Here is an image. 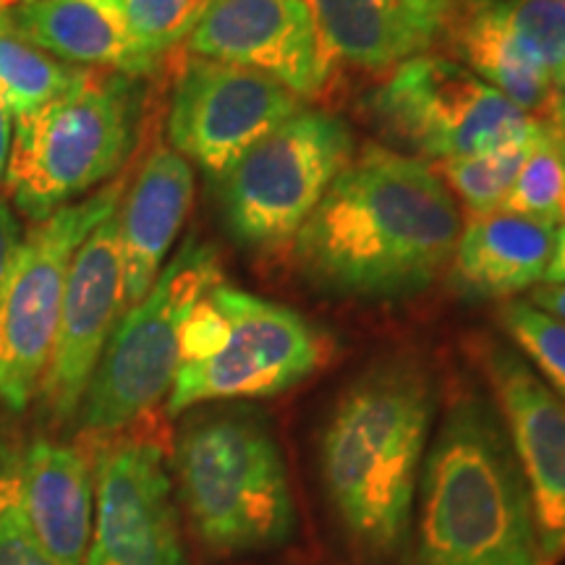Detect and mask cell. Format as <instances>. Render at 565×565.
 <instances>
[{
	"label": "cell",
	"instance_id": "cell-1",
	"mask_svg": "<svg viewBox=\"0 0 565 565\" xmlns=\"http://www.w3.org/2000/svg\"><path fill=\"white\" fill-rule=\"evenodd\" d=\"M463 217L429 162L366 145L296 233V265L317 288L404 299L450 265Z\"/></svg>",
	"mask_w": 565,
	"mask_h": 565
},
{
	"label": "cell",
	"instance_id": "cell-2",
	"mask_svg": "<svg viewBox=\"0 0 565 565\" xmlns=\"http://www.w3.org/2000/svg\"><path fill=\"white\" fill-rule=\"evenodd\" d=\"M433 419V377L412 356L370 364L330 408L320 435V484L356 565H412Z\"/></svg>",
	"mask_w": 565,
	"mask_h": 565
},
{
	"label": "cell",
	"instance_id": "cell-3",
	"mask_svg": "<svg viewBox=\"0 0 565 565\" xmlns=\"http://www.w3.org/2000/svg\"><path fill=\"white\" fill-rule=\"evenodd\" d=\"M412 565H542L524 475L494 404L458 395L424 458Z\"/></svg>",
	"mask_w": 565,
	"mask_h": 565
},
{
	"label": "cell",
	"instance_id": "cell-4",
	"mask_svg": "<svg viewBox=\"0 0 565 565\" xmlns=\"http://www.w3.org/2000/svg\"><path fill=\"white\" fill-rule=\"evenodd\" d=\"M171 475L207 553L263 555L294 542L299 511L286 456L270 422L254 408H194L175 435Z\"/></svg>",
	"mask_w": 565,
	"mask_h": 565
},
{
	"label": "cell",
	"instance_id": "cell-5",
	"mask_svg": "<svg viewBox=\"0 0 565 565\" xmlns=\"http://www.w3.org/2000/svg\"><path fill=\"white\" fill-rule=\"evenodd\" d=\"M335 345L286 303L221 280L196 301L181 330L168 414L233 401L273 398L322 370Z\"/></svg>",
	"mask_w": 565,
	"mask_h": 565
},
{
	"label": "cell",
	"instance_id": "cell-6",
	"mask_svg": "<svg viewBox=\"0 0 565 565\" xmlns=\"http://www.w3.org/2000/svg\"><path fill=\"white\" fill-rule=\"evenodd\" d=\"M141 87L137 76L92 68L32 116L13 121L6 189L32 223L110 181L137 145Z\"/></svg>",
	"mask_w": 565,
	"mask_h": 565
},
{
	"label": "cell",
	"instance_id": "cell-7",
	"mask_svg": "<svg viewBox=\"0 0 565 565\" xmlns=\"http://www.w3.org/2000/svg\"><path fill=\"white\" fill-rule=\"evenodd\" d=\"M221 280L215 246L189 236L145 299L126 309L113 330L76 414L84 433H124L171 395L183 322Z\"/></svg>",
	"mask_w": 565,
	"mask_h": 565
},
{
	"label": "cell",
	"instance_id": "cell-8",
	"mask_svg": "<svg viewBox=\"0 0 565 565\" xmlns=\"http://www.w3.org/2000/svg\"><path fill=\"white\" fill-rule=\"evenodd\" d=\"M353 154V134L341 116L294 113L215 179L225 228L246 249H286Z\"/></svg>",
	"mask_w": 565,
	"mask_h": 565
},
{
	"label": "cell",
	"instance_id": "cell-9",
	"mask_svg": "<svg viewBox=\"0 0 565 565\" xmlns=\"http://www.w3.org/2000/svg\"><path fill=\"white\" fill-rule=\"evenodd\" d=\"M126 181L55 210L21 238L0 296V404L24 412L40 391L58 330L71 259L84 238L121 207Z\"/></svg>",
	"mask_w": 565,
	"mask_h": 565
},
{
	"label": "cell",
	"instance_id": "cell-10",
	"mask_svg": "<svg viewBox=\"0 0 565 565\" xmlns=\"http://www.w3.org/2000/svg\"><path fill=\"white\" fill-rule=\"evenodd\" d=\"M366 113L380 131L433 162L490 150L534 124L463 63L433 53L395 66L366 95Z\"/></svg>",
	"mask_w": 565,
	"mask_h": 565
},
{
	"label": "cell",
	"instance_id": "cell-11",
	"mask_svg": "<svg viewBox=\"0 0 565 565\" xmlns=\"http://www.w3.org/2000/svg\"><path fill=\"white\" fill-rule=\"evenodd\" d=\"M95 526L84 565H186L166 450L152 437H113L95 461Z\"/></svg>",
	"mask_w": 565,
	"mask_h": 565
},
{
	"label": "cell",
	"instance_id": "cell-12",
	"mask_svg": "<svg viewBox=\"0 0 565 565\" xmlns=\"http://www.w3.org/2000/svg\"><path fill=\"white\" fill-rule=\"evenodd\" d=\"M303 108L270 76L186 55L175 76L168 141L212 179H221L265 134Z\"/></svg>",
	"mask_w": 565,
	"mask_h": 565
},
{
	"label": "cell",
	"instance_id": "cell-13",
	"mask_svg": "<svg viewBox=\"0 0 565 565\" xmlns=\"http://www.w3.org/2000/svg\"><path fill=\"white\" fill-rule=\"evenodd\" d=\"M475 356L532 498L542 565L565 561V401L511 345L482 338Z\"/></svg>",
	"mask_w": 565,
	"mask_h": 565
},
{
	"label": "cell",
	"instance_id": "cell-14",
	"mask_svg": "<svg viewBox=\"0 0 565 565\" xmlns=\"http://www.w3.org/2000/svg\"><path fill=\"white\" fill-rule=\"evenodd\" d=\"M124 315V252L116 210L71 259L51 364L38 391L55 422H71L79 414L92 374Z\"/></svg>",
	"mask_w": 565,
	"mask_h": 565
},
{
	"label": "cell",
	"instance_id": "cell-15",
	"mask_svg": "<svg viewBox=\"0 0 565 565\" xmlns=\"http://www.w3.org/2000/svg\"><path fill=\"white\" fill-rule=\"evenodd\" d=\"M183 51L270 76L301 100L333 79L307 0H210Z\"/></svg>",
	"mask_w": 565,
	"mask_h": 565
},
{
	"label": "cell",
	"instance_id": "cell-16",
	"mask_svg": "<svg viewBox=\"0 0 565 565\" xmlns=\"http://www.w3.org/2000/svg\"><path fill=\"white\" fill-rule=\"evenodd\" d=\"M21 511L58 565H84L95 526V471L76 445L34 440L13 461Z\"/></svg>",
	"mask_w": 565,
	"mask_h": 565
},
{
	"label": "cell",
	"instance_id": "cell-17",
	"mask_svg": "<svg viewBox=\"0 0 565 565\" xmlns=\"http://www.w3.org/2000/svg\"><path fill=\"white\" fill-rule=\"evenodd\" d=\"M194 200V173L171 147H154L118 207L126 309L145 299L166 267V257L186 223Z\"/></svg>",
	"mask_w": 565,
	"mask_h": 565
},
{
	"label": "cell",
	"instance_id": "cell-18",
	"mask_svg": "<svg viewBox=\"0 0 565 565\" xmlns=\"http://www.w3.org/2000/svg\"><path fill=\"white\" fill-rule=\"evenodd\" d=\"M555 225L513 212L469 217L450 257V278L469 299H508L545 280Z\"/></svg>",
	"mask_w": 565,
	"mask_h": 565
},
{
	"label": "cell",
	"instance_id": "cell-19",
	"mask_svg": "<svg viewBox=\"0 0 565 565\" xmlns=\"http://www.w3.org/2000/svg\"><path fill=\"white\" fill-rule=\"evenodd\" d=\"M307 6L330 76L338 68L393 71L440 38V26L404 0H307Z\"/></svg>",
	"mask_w": 565,
	"mask_h": 565
},
{
	"label": "cell",
	"instance_id": "cell-20",
	"mask_svg": "<svg viewBox=\"0 0 565 565\" xmlns=\"http://www.w3.org/2000/svg\"><path fill=\"white\" fill-rule=\"evenodd\" d=\"M24 40L71 66L118 71L141 79L121 0H0Z\"/></svg>",
	"mask_w": 565,
	"mask_h": 565
},
{
	"label": "cell",
	"instance_id": "cell-21",
	"mask_svg": "<svg viewBox=\"0 0 565 565\" xmlns=\"http://www.w3.org/2000/svg\"><path fill=\"white\" fill-rule=\"evenodd\" d=\"M471 74L508 97L534 121L545 116L555 97V84L524 53L500 17L498 0H458L445 19L443 32Z\"/></svg>",
	"mask_w": 565,
	"mask_h": 565
},
{
	"label": "cell",
	"instance_id": "cell-22",
	"mask_svg": "<svg viewBox=\"0 0 565 565\" xmlns=\"http://www.w3.org/2000/svg\"><path fill=\"white\" fill-rule=\"evenodd\" d=\"M92 68L63 63L24 40L0 6V103L13 121L32 116L74 89Z\"/></svg>",
	"mask_w": 565,
	"mask_h": 565
},
{
	"label": "cell",
	"instance_id": "cell-23",
	"mask_svg": "<svg viewBox=\"0 0 565 565\" xmlns=\"http://www.w3.org/2000/svg\"><path fill=\"white\" fill-rule=\"evenodd\" d=\"M540 131L542 124L534 121L526 134H521V137L511 141H503L498 147H490V150L433 162V171L440 175L445 189L466 210V221L503 210L508 194H511L515 183V175H519L521 166H524L526 154L532 152Z\"/></svg>",
	"mask_w": 565,
	"mask_h": 565
},
{
	"label": "cell",
	"instance_id": "cell-24",
	"mask_svg": "<svg viewBox=\"0 0 565 565\" xmlns=\"http://www.w3.org/2000/svg\"><path fill=\"white\" fill-rule=\"evenodd\" d=\"M210 0H121V13L145 76L183 47Z\"/></svg>",
	"mask_w": 565,
	"mask_h": 565
},
{
	"label": "cell",
	"instance_id": "cell-25",
	"mask_svg": "<svg viewBox=\"0 0 565 565\" xmlns=\"http://www.w3.org/2000/svg\"><path fill=\"white\" fill-rule=\"evenodd\" d=\"M498 317L515 351L532 364L550 391L565 401V322L524 299L505 301Z\"/></svg>",
	"mask_w": 565,
	"mask_h": 565
},
{
	"label": "cell",
	"instance_id": "cell-26",
	"mask_svg": "<svg viewBox=\"0 0 565 565\" xmlns=\"http://www.w3.org/2000/svg\"><path fill=\"white\" fill-rule=\"evenodd\" d=\"M503 210L565 228V162L550 139L545 124L515 175Z\"/></svg>",
	"mask_w": 565,
	"mask_h": 565
},
{
	"label": "cell",
	"instance_id": "cell-27",
	"mask_svg": "<svg viewBox=\"0 0 565 565\" xmlns=\"http://www.w3.org/2000/svg\"><path fill=\"white\" fill-rule=\"evenodd\" d=\"M505 26L524 53L565 89V11L557 0H498Z\"/></svg>",
	"mask_w": 565,
	"mask_h": 565
},
{
	"label": "cell",
	"instance_id": "cell-28",
	"mask_svg": "<svg viewBox=\"0 0 565 565\" xmlns=\"http://www.w3.org/2000/svg\"><path fill=\"white\" fill-rule=\"evenodd\" d=\"M0 565H58L40 545L21 511L13 461L0 456Z\"/></svg>",
	"mask_w": 565,
	"mask_h": 565
},
{
	"label": "cell",
	"instance_id": "cell-29",
	"mask_svg": "<svg viewBox=\"0 0 565 565\" xmlns=\"http://www.w3.org/2000/svg\"><path fill=\"white\" fill-rule=\"evenodd\" d=\"M21 238L24 236H21L19 217L13 215L9 202L0 200V296H3L6 282H9V278H11Z\"/></svg>",
	"mask_w": 565,
	"mask_h": 565
},
{
	"label": "cell",
	"instance_id": "cell-30",
	"mask_svg": "<svg viewBox=\"0 0 565 565\" xmlns=\"http://www.w3.org/2000/svg\"><path fill=\"white\" fill-rule=\"evenodd\" d=\"M540 121L545 124L550 139H553V145L557 147V152H561V158L565 162V89L555 92L553 103H550L547 113Z\"/></svg>",
	"mask_w": 565,
	"mask_h": 565
},
{
	"label": "cell",
	"instance_id": "cell-31",
	"mask_svg": "<svg viewBox=\"0 0 565 565\" xmlns=\"http://www.w3.org/2000/svg\"><path fill=\"white\" fill-rule=\"evenodd\" d=\"M529 301L534 303L542 312L557 317V320L565 322V286H547V282H540L529 291Z\"/></svg>",
	"mask_w": 565,
	"mask_h": 565
},
{
	"label": "cell",
	"instance_id": "cell-32",
	"mask_svg": "<svg viewBox=\"0 0 565 565\" xmlns=\"http://www.w3.org/2000/svg\"><path fill=\"white\" fill-rule=\"evenodd\" d=\"M404 3L414 13H419L422 19L433 21L435 26H440V32H443L445 19H448V13L454 11V6L458 3V0H404Z\"/></svg>",
	"mask_w": 565,
	"mask_h": 565
},
{
	"label": "cell",
	"instance_id": "cell-33",
	"mask_svg": "<svg viewBox=\"0 0 565 565\" xmlns=\"http://www.w3.org/2000/svg\"><path fill=\"white\" fill-rule=\"evenodd\" d=\"M11 147H13V116L0 103V186L6 183V171H9L11 160Z\"/></svg>",
	"mask_w": 565,
	"mask_h": 565
},
{
	"label": "cell",
	"instance_id": "cell-34",
	"mask_svg": "<svg viewBox=\"0 0 565 565\" xmlns=\"http://www.w3.org/2000/svg\"><path fill=\"white\" fill-rule=\"evenodd\" d=\"M542 282H547V286H565V228H557L555 233L553 259H550V267Z\"/></svg>",
	"mask_w": 565,
	"mask_h": 565
},
{
	"label": "cell",
	"instance_id": "cell-35",
	"mask_svg": "<svg viewBox=\"0 0 565 565\" xmlns=\"http://www.w3.org/2000/svg\"><path fill=\"white\" fill-rule=\"evenodd\" d=\"M557 3H561V6H563V11H565V0H557Z\"/></svg>",
	"mask_w": 565,
	"mask_h": 565
}]
</instances>
